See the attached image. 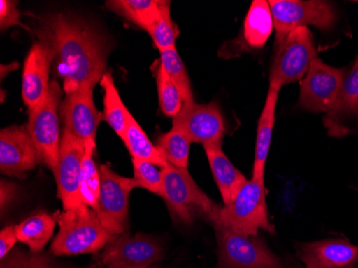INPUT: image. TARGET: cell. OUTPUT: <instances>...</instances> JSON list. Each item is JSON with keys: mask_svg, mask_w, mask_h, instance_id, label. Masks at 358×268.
<instances>
[{"mask_svg": "<svg viewBox=\"0 0 358 268\" xmlns=\"http://www.w3.org/2000/svg\"><path fill=\"white\" fill-rule=\"evenodd\" d=\"M0 268H56L48 255L41 253H29L21 250L11 251L1 260Z\"/></svg>", "mask_w": 358, "mask_h": 268, "instance_id": "cell-32", "label": "cell"}, {"mask_svg": "<svg viewBox=\"0 0 358 268\" xmlns=\"http://www.w3.org/2000/svg\"><path fill=\"white\" fill-rule=\"evenodd\" d=\"M106 7L148 31L158 15L160 0H110Z\"/></svg>", "mask_w": 358, "mask_h": 268, "instance_id": "cell-25", "label": "cell"}, {"mask_svg": "<svg viewBox=\"0 0 358 268\" xmlns=\"http://www.w3.org/2000/svg\"><path fill=\"white\" fill-rule=\"evenodd\" d=\"M19 68V62H14L12 64H1V80H3L6 76L10 73V72H13L14 70L17 69Z\"/></svg>", "mask_w": 358, "mask_h": 268, "instance_id": "cell-36", "label": "cell"}, {"mask_svg": "<svg viewBox=\"0 0 358 268\" xmlns=\"http://www.w3.org/2000/svg\"><path fill=\"white\" fill-rule=\"evenodd\" d=\"M358 118V55L345 72L337 98L324 117V126L331 136H343L350 131L345 124Z\"/></svg>", "mask_w": 358, "mask_h": 268, "instance_id": "cell-19", "label": "cell"}, {"mask_svg": "<svg viewBox=\"0 0 358 268\" xmlns=\"http://www.w3.org/2000/svg\"><path fill=\"white\" fill-rule=\"evenodd\" d=\"M136 188H144L159 197H164V175L157 165L148 161L132 159Z\"/></svg>", "mask_w": 358, "mask_h": 268, "instance_id": "cell-31", "label": "cell"}, {"mask_svg": "<svg viewBox=\"0 0 358 268\" xmlns=\"http://www.w3.org/2000/svg\"><path fill=\"white\" fill-rule=\"evenodd\" d=\"M296 250L306 268H353L358 264V246L345 239L301 243Z\"/></svg>", "mask_w": 358, "mask_h": 268, "instance_id": "cell-18", "label": "cell"}, {"mask_svg": "<svg viewBox=\"0 0 358 268\" xmlns=\"http://www.w3.org/2000/svg\"><path fill=\"white\" fill-rule=\"evenodd\" d=\"M204 149L211 173L222 197L223 204L229 205L248 179L225 156L222 146L206 144Z\"/></svg>", "mask_w": 358, "mask_h": 268, "instance_id": "cell-21", "label": "cell"}, {"mask_svg": "<svg viewBox=\"0 0 358 268\" xmlns=\"http://www.w3.org/2000/svg\"><path fill=\"white\" fill-rule=\"evenodd\" d=\"M354 3H358V1H354Z\"/></svg>", "mask_w": 358, "mask_h": 268, "instance_id": "cell-37", "label": "cell"}, {"mask_svg": "<svg viewBox=\"0 0 358 268\" xmlns=\"http://www.w3.org/2000/svg\"><path fill=\"white\" fill-rule=\"evenodd\" d=\"M53 66L51 50L39 41L30 48L24 62L22 98L28 111L37 108L50 90V70Z\"/></svg>", "mask_w": 358, "mask_h": 268, "instance_id": "cell-17", "label": "cell"}, {"mask_svg": "<svg viewBox=\"0 0 358 268\" xmlns=\"http://www.w3.org/2000/svg\"><path fill=\"white\" fill-rule=\"evenodd\" d=\"M150 268H158V267H150Z\"/></svg>", "mask_w": 358, "mask_h": 268, "instance_id": "cell-38", "label": "cell"}, {"mask_svg": "<svg viewBox=\"0 0 358 268\" xmlns=\"http://www.w3.org/2000/svg\"><path fill=\"white\" fill-rule=\"evenodd\" d=\"M122 141L129 153L131 154L132 159L148 161L157 167H160L161 169L168 163L158 147L152 144V141L148 139L146 133L130 113L128 115L126 134Z\"/></svg>", "mask_w": 358, "mask_h": 268, "instance_id": "cell-23", "label": "cell"}, {"mask_svg": "<svg viewBox=\"0 0 358 268\" xmlns=\"http://www.w3.org/2000/svg\"><path fill=\"white\" fill-rule=\"evenodd\" d=\"M100 84L104 90V120L122 141L126 134L128 115L130 112L122 101L120 92L114 84V78L110 72L104 74Z\"/></svg>", "mask_w": 358, "mask_h": 268, "instance_id": "cell-24", "label": "cell"}, {"mask_svg": "<svg viewBox=\"0 0 358 268\" xmlns=\"http://www.w3.org/2000/svg\"><path fill=\"white\" fill-rule=\"evenodd\" d=\"M164 197L173 217L179 223L192 225L196 219L213 223L219 206L196 185L188 169H180L166 163L162 169Z\"/></svg>", "mask_w": 358, "mask_h": 268, "instance_id": "cell-3", "label": "cell"}, {"mask_svg": "<svg viewBox=\"0 0 358 268\" xmlns=\"http://www.w3.org/2000/svg\"><path fill=\"white\" fill-rule=\"evenodd\" d=\"M280 87L269 83L268 92L265 100L257 128L255 140V162H253L252 178L265 181V167L271 149L273 127L275 122V108L278 102Z\"/></svg>", "mask_w": 358, "mask_h": 268, "instance_id": "cell-20", "label": "cell"}, {"mask_svg": "<svg viewBox=\"0 0 358 268\" xmlns=\"http://www.w3.org/2000/svg\"><path fill=\"white\" fill-rule=\"evenodd\" d=\"M19 241L16 235L15 225H10L0 232V259L3 260L11 253L16 241Z\"/></svg>", "mask_w": 358, "mask_h": 268, "instance_id": "cell-34", "label": "cell"}, {"mask_svg": "<svg viewBox=\"0 0 358 268\" xmlns=\"http://www.w3.org/2000/svg\"><path fill=\"white\" fill-rule=\"evenodd\" d=\"M160 64L164 66L169 78L178 90L182 101H184V106L194 104L190 78H189L186 66L177 52L176 48H169L166 51L160 52Z\"/></svg>", "mask_w": 358, "mask_h": 268, "instance_id": "cell-27", "label": "cell"}, {"mask_svg": "<svg viewBox=\"0 0 358 268\" xmlns=\"http://www.w3.org/2000/svg\"><path fill=\"white\" fill-rule=\"evenodd\" d=\"M266 195L265 181L248 179L233 202L220 207L211 223H220L243 235H257L259 230L275 234V225L269 219Z\"/></svg>", "mask_w": 358, "mask_h": 268, "instance_id": "cell-4", "label": "cell"}, {"mask_svg": "<svg viewBox=\"0 0 358 268\" xmlns=\"http://www.w3.org/2000/svg\"><path fill=\"white\" fill-rule=\"evenodd\" d=\"M218 244L217 268H285L257 235H243L211 223Z\"/></svg>", "mask_w": 358, "mask_h": 268, "instance_id": "cell-6", "label": "cell"}, {"mask_svg": "<svg viewBox=\"0 0 358 268\" xmlns=\"http://www.w3.org/2000/svg\"><path fill=\"white\" fill-rule=\"evenodd\" d=\"M164 257V249L154 237L136 234L113 235L102 250L100 265L108 268H150Z\"/></svg>", "mask_w": 358, "mask_h": 268, "instance_id": "cell-10", "label": "cell"}, {"mask_svg": "<svg viewBox=\"0 0 358 268\" xmlns=\"http://www.w3.org/2000/svg\"><path fill=\"white\" fill-rule=\"evenodd\" d=\"M62 90L57 80H52L50 90L43 101L28 111L27 130L35 145L40 162L55 171L59 160L60 138L59 108Z\"/></svg>", "mask_w": 358, "mask_h": 268, "instance_id": "cell-5", "label": "cell"}, {"mask_svg": "<svg viewBox=\"0 0 358 268\" xmlns=\"http://www.w3.org/2000/svg\"><path fill=\"white\" fill-rule=\"evenodd\" d=\"M15 227L19 241L26 244L31 253H40L53 237L55 218L48 213H38Z\"/></svg>", "mask_w": 358, "mask_h": 268, "instance_id": "cell-22", "label": "cell"}, {"mask_svg": "<svg viewBox=\"0 0 358 268\" xmlns=\"http://www.w3.org/2000/svg\"><path fill=\"white\" fill-rule=\"evenodd\" d=\"M22 13L17 9V1L12 0H1L0 1V28L1 30L8 29L13 26H22Z\"/></svg>", "mask_w": 358, "mask_h": 268, "instance_id": "cell-33", "label": "cell"}, {"mask_svg": "<svg viewBox=\"0 0 358 268\" xmlns=\"http://www.w3.org/2000/svg\"><path fill=\"white\" fill-rule=\"evenodd\" d=\"M94 88L92 84H84L66 94L59 108L64 128L84 145L96 142V130L102 117L94 102Z\"/></svg>", "mask_w": 358, "mask_h": 268, "instance_id": "cell-14", "label": "cell"}, {"mask_svg": "<svg viewBox=\"0 0 358 268\" xmlns=\"http://www.w3.org/2000/svg\"><path fill=\"white\" fill-rule=\"evenodd\" d=\"M268 3L275 25V43L296 28L315 26L329 31L337 23V13L329 1L271 0Z\"/></svg>", "mask_w": 358, "mask_h": 268, "instance_id": "cell-8", "label": "cell"}, {"mask_svg": "<svg viewBox=\"0 0 358 268\" xmlns=\"http://www.w3.org/2000/svg\"><path fill=\"white\" fill-rule=\"evenodd\" d=\"M191 141L179 129L172 127L170 131L159 136L158 147L166 162L180 169H188Z\"/></svg>", "mask_w": 358, "mask_h": 268, "instance_id": "cell-26", "label": "cell"}, {"mask_svg": "<svg viewBox=\"0 0 358 268\" xmlns=\"http://www.w3.org/2000/svg\"><path fill=\"white\" fill-rule=\"evenodd\" d=\"M84 155V143L64 128L59 160L53 173L57 183V197L62 201L64 211L85 204L80 193Z\"/></svg>", "mask_w": 358, "mask_h": 268, "instance_id": "cell-11", "label": "cell"}, {"mask_svg": "<svg viewBox=\"0 0 358 268\" xmlns=\"http://www.w3.org/2000/svg\"><path fill=\"white\" fill-rule=\"evenodd\" d=\"M96 142L85 144V155L82 164V178H80V193L83 202L90 209H94L98 202L100 190L99 167H96L94 160Z\"/></svg>", "mask_w": 358, "mask_h": 268, "instance_id": "cell-28", "label": "cell"}, {"mask_svg": "<svg viewBox=\"0 0 358 268\" xmlns=\"http://www.w3.org/2000/svg\"><path fill=\"white\" fill-rule=\"evenodd\" d=\"M59 232L51 251L55 255L96 253L103 250L113 235L103 227L96 211L84 204L56 213Z\"/></svg>", "mask_w": 358, "mask_h": 268, "instance_id": "cell-2", "label": "cell"}, {"mask_svg": "<svg viewBox=\"0 0 358 268\" xmlns=\"http://www.w3.org/2000/svg\"><path fill=\"white\" fill-rule=\"evenodd\" d=\"M100 190L96 202V216L112 235L126 232L128 223L129 197L136 188L134 178L120 176L108 165L99 167Z\"/></svg>", "mask_w": 358, "mask_h": 268, "instance_id": "cell-9", "label": "cell"}, {"mask_svg": "<svg viewBox=\"0 0 358 268\" xmlns=\"http://www.w3.org/2000/svg\"><path fill=\"white\" fill-rule=\"evenodd\" d=\"M155 45L159 52H164L169 48H175L178 30L175 27L171 17V3L160 0L158 15L148 30Z\"/></svg>", "mask_w": 358, "mask_h": 268, "instance_id": "cell-29", "label": "cell"}, {"mask_svg": "<svg viewBox=\"0 0 358 268\" xmlns=\"http://www.w3.org/2000/svg\"><path fill=\"white\" fill-rule=\"evenodd\" d=\"M273 29L275 25L268 1L255 0L245 17L241 34L236 40L227 42L231 46H223L221 56L233 57L261 50L268 41Z\"/></svg>", "mask_w": 358, "mask_h": 268, "instance_id": "cell-16", "label": "cell"}, {"mask_svg": "<svg viewBox=\"0 0 358 268\" xmlns=\"http://www.w3.org/2000/svg\"><path fill=\"white\" fill-rule=\"evenodd\" d=\"M19 193V187L11 181H1L0 185V207H1V213L6 209H9L10 205L14 202V199L17 197Z\"/></svg>", "mask_w": 358, "mask_h": 268, "instance_id": "cell-35", "label": "cell"}, {"mask_svg": "<svg viewBox=\"0 0 358 268\" xmlns=\"http://www.w3.org/2000/svg\"><path fill=\"white\" fill-rule=\"evenodd\" d=\"M345 69L329 66L315 58L301 84L299 104L313 113H327L337 98Z\"/></svg>", "mask_w": 358, "mask_h": 268, "instance_id": "cell-12", "label": "cell"}, {"mask_svg": "<svg viewBox=\"0 0 358 268\" xmlns=\"http://www.w3.org/2000/svg\"><path fill=\"white\" fill-rule=\"evenodd\" d=\"M275 46L269 83L280 88L301 80L317 58L313 32L308 27L296 28Z\"/></svg>", "mask_w": 358, "mask_h": 268, "instance_id": "cell-7", "label": "cell"}, {"mask_svg": "<svg viewBox=\"0 0 358 268\" xmlns=\"http://www.w3.org/2000/svg\"><path fill=\"white\" fill-rule=\"evenodd\" d=\"M40 162L27 127L11 126L0 132V170L9 176L24 178Z\"/></svg>", "mask_w": 358, "mask_h": 268, "instance_id": "cell-15", "label": "cell"}, {"mask_svg": "<svg viewBox=\"0 0 358 268\" xmlns=\"http://www.w3.org/2000/svg\"><path fill=\"white\" fill-rule=\"evenodd\" d=\"M156 72L160 110L166 116L174 118L184 108L182 96L179 94L176 86L174 85V83L169 78L164 66H161L160 62H159L158 69Z\"/></svg>", "mask_w": 358, "mask_h": 268, "instance_id": "cell-30", "label": "cell"}, {"mask_svg": "<svg viewBox=\"0 0 358 268\" xmlns=\"http://www.w3.org/2000/svg\"><path fill=\"white\" fill-rule=\"evenodd\" d=\"M37 36L53 54L54 70L66 94L84 84L94 86L106 73L110 48L82 20L64 13L50 14L40 20Z\"/></svg>", "mask_w": 358, "mask_h": 268, "instance_id": "cell-1", "label": "cell"}, {"mask_svg": "<svg viewBox=\"0 0 358 268\" xmlns=\"http://www.w3.org/2000/svg\"><path fill=\"white\" fill-rule=\"evenodd\" d=\"M173 127L186 134L191 143L216 144L222 146L227 132L224 117L216 102L184 106L173 118Z\"/></svg>", "mask_w": 358, "mask_h": 268, "instance_id": "cell-13", "label": "cell"}]
</instances>
